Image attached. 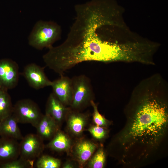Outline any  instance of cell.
Segmentation results:
<instances>
[{
    "label": "cell",
    "instance_id": "cell-4",
    "mask_svg": "<svg viewBox=\"0 0 168 168\" xmlns=\"http://www.w3.org/2000/svg\"><path fill=\"white\" fill-rule=\"evenodd\" d=\"M72 96L70 108L80 111L91 105L94 100L95 94L91 80L84 75L76 76L72 78Z\"/></svg>",
    "mask_w": 168,
    "mask_h": 168
},
{
    "label": "cell",
    "instance_id": "cell-11",
    "mask_svg": "<svg viewBox=\"0 0 168 168\" xmlns=\"http://www.w3.org/2000/svg\"><path fill=\"white\" fill-rule=\"evenodd\" d=\"M51 86L53 93L65 105L70 106L72 99V78L63 75L53 81Z\"/></svg>",
    "mask_w": 168,
    "mask_h": 168
},
{
    "label": "cell",
    "instance_id": "cell-20",
    "mask_svg": "<svg viewBox=\"0 0 168 168\" xmlns=\"http://www.w3.org/2000/svg\"><path fill=\"white\" fill-rule=\"evenodd\" d=\"M91 105L93 109L92 119L94 124L107 128L110 124L111 122L100 113L97 104L94 102V100L91 102Z\"/></svg>",
    "mask_w": 168,
    "mask_h": 168
},
{
    "label": "cell",
    "instance_id": "cell-5",
    "mask_svg": "<svg viewBox=\"0 0 168 168\" xmlns=\"http://www.w3.org/2000/svg\"><path fill=\"white\" fill-rule=\"evenodd\" d=\"M12 114L18 123L29 124L35 128L43 115L38 105L29 99L16 102L13 107Z\"/></svg>",
    "mask_w": 168,
    "mask_h": 168
},
{
    "label": "cell",
    "instance_id": "cell-10",
    "mask_svg": "<svg viewBox=\"0 0 168 168\" xmlns=\"http://www.w3.org/2000/svg\"><path fill=\"white\" fill-rule=\"evenodd\" d=\"M89 118L88 114L82 113L70 108L65 119L69 133L76 138L82 136L87 124Z\"/></svg>",
    "mask_w": 168,
    "mask_h": 168
},
{
    "label": "cell",
    "instance_id": "cell-22",
    "mask_svg": "<svg viewBox=\"0 0 168 168\" xmlns=\"http://www.w3.org/2000/svg\"><path fill=\"white\" fill-rule=\"evenodd\" d=\"M94 139L100 141L105 139L107 136L108 131L106 128L96 125L90 126L86 129Z\"/></svg>",
    "mask_w": 168,
    "mask_h": 168
},
{
    "label": "cell",
    "instance_id": "cell-18",
    "mask_svg": "<svg viewBox=\"0 0 168 168\" xmlns=\"http://www.w3.org/2000/svg\"><path fill=\"white\" fill-rule=\"evenodd\" d=\"M106 152L102 146L97 148L86 165L89 168H103L105 166Z\"/></svg>",
    "mask_w": 168,
    "mask_h": 168
},
{
    "label": "cell",
    "instance_id": "cell-21",
    "mask_svg": "<svg viewBox=\"0 0 168 168\" xmlns=\"http://www.w3.org/2000/svg\"><path fill=\"white\" fill-rule=\"evenodd\" d=\"M34 162L18 158L0 164V168H30L33 166Z\"/></svg>",
    "mask_w": 168,
    "mask_h": 168
},
{
    "label": "cell",
    "instance_id": "cell-2",
    "mask_svg": "<svg viewBox=\"0 0 168 168\" xmlns=\"http://www.w3.org/2000/svg\"><path fill=\"white\" fill-rule=\"evenodd\" d=\"M76 16L66 40L58 46L62 58L73 67L85 61L111 62L119 50L113 28L119 25L114 9L96 3L76 8Z\"/></svg>",
    "mask_w": 168,
    "mask_h": 168
},
{
    "label": "cell",
    "instance_id": "cell-8",
    "mask_svg": "<svg viewBox=\"0 0 168 168\" xmlns=\"http://www.w3.org/2000/svg\"><path fill=\"white\" fill-rule=\"evenodd\" d=\"M19 67L8 58L0 59V86L8 90L16 86L19 78Z\"/></svg>",
    "mask_w": 168,
    "mask_h": 168
},
{
    "label": "cell",
    "instance_id": "cell-7",
    "mask_svg": "<svg viewBox=\"0 0 168 168\" xmlns=\"http://www.w3.org/2000/svg\"><path fill=\"white\" fill-rule=\"evenodd\" d=\"M97 144L91 140L79 138L74 142L70 153L73 160L80 168H83L98 147Z\"/></svg>",
    "mask_w": 168,
    "mask_h": 168
},
{
    "label": "cell",
    "instance_id": "cell-12",
    "mask_svg": "<svg viewBox=\"0 0 168 168\" xmlns=\"http://www.w3.org/2000/svg\"><path fill=\"white\" fill-rule=\"evenodd\" d=\"M69 109V107L63 104L52 92L48 98L45 114L53 119L60 127L65 120Z\"/></svg>",
    "mask_w": 168,
    "mask_h": 168
},
{
    "label": "cell",
    "instance_id": "cell-1",
    "mask_svg": "<svg viewBox=\"0 0 168 168\" xmlns=\"http://www.w3.org/2000/svg\"><path fill=\"white\" fill-rule=\"evenodd\" d=\"M124 113V126L113 137L107 152L122 164L135 167L154 156L167 138V81L156 75L142 80L133 90Z\"/></svg>",
    "mask_w": 168,
    "mask_h": 168
},
{
    "label": "cell",
    "instance_id": "cell-24",
    "mask_svg": "<svg viewBox=\"0 0 168 168\" xmlns=\"http://www.w3.org/2000/svg\"><path fill=\"white\" fill-rule=\"evenodd\" d=\"M2 87L0 86V90L2 88Z\"/></svg>",
    "mask_w": 168,
    "mask_h": 168
},
{
    "label": "cell",
    "instance_id": "cell-3",
    "mask_svg": "<svg viewBox=\"0 0 168 168\" xmlns=\"http://www.w3.org/2000/svg\"><path fill=\"white\" fill-rule=\"evenodd\" d=\"M60 26L52 21H38L35 25L28 37L29 44L33 48L41 50L48 49L61 37Z\"/></svg>",
    "mask_w": 168,
    "mask_h": 168
},
{
    "label": "cell",
    "instance_id": "cell-9",
    "mask_svg": "<svg viewBox=\"0 0 168 168\" xmlns=\"http://www.w3.org/2000/svg\"><path fill=\"white\" fill-rule=\"evenodd\" d=\"M23 75L29 85L35 89L51 85L52 81L46 76L43 68L34 63L27 65L24 68Z\"/></svg>",
    "mask_w": 168,
    "mask_h": 168
},
{
    "label": "cell",
    "instance_id": "cell-17",
    "mask_svg": "<svg viewBox=\"0 0 168 168\" xmlns=\"http://www.w3.org/2000/svg\"><path fill=\"white\" fill-rule=\"evenodd\" d=\"M13 107L7 90L2 88L0 90V121L12 114Z\"/></svg>",
    "mask_w": 168,
    "mask_h": 168
},
{
    "label": "cell",
    "instance_id": "cell-13",
    "mask_svg": "<svg viewBox=\"0 0 168 168\" xmlns=\"http://www.w3.org/2000/svg\"><path fill=\"white\" fill-rule=\"evenodd\" d=\"M20 144L18 140L0 137V164L19 157Z\"/></svg>",
    "mask_w": 168,
    "mask_h": 168
},
{
    "label": "cell",
    "instance_id": "cell-23",
    "mask_svg": "<svg viewBox=\"0 0 168 168\" xmlns=\"http://www.w3.org/2000/svg\"><path fill=\"white\" fill-rule=\"evenodd\" d=\"M75 162H72L71 161H67L62 165V167L63 168H75L76 166Z\"/></svg>",
    "mask_w": 168,
    "mask_h": 168
},
{
    "label": "cell",
    "instance_id": "cell-15",
    "mask_svg": "<svg viewBox=\"0 0 168 168\" xmlns=\"http://www.w3.org/2000/svg\"><path fill=\"white\" fill-rule=\"evenodd\" d=\"M73 143L68 134L59 129L45 147L54 151L70 154Z\"/></svg>",
    "mask_w": 168,
    "mask_h": 168
},
{
    "label": "cell",
    "instance_id": "cell-6",
    "mask_svg": "<svg viewBox=\"0 0 168 168\" xmlns=\"http://www.w3.org/2000/svg\"><path fill=\"white\" fill-rule=\"evenodd\" d=\"M21 140L19 157L26 161L34 162L45 147L44 140L37 134H28Z\"/></svg>",
    "mask_w": 168,
    "mask_h": 168
},
{
    "label": "cell",
    "instance_id": "cell-14",
    "mask_svg": "<svg viewBox=\"0 0 168 168\" xmlns=\"http://www.w3.org/2000/svg\"><path fill=\"white\" fill-rule=\"evenodd\" d=\"M37 134L44 141L50 140L60 129L58 123L49 115L43 114L35 128Z\"/></svg>",
    "mask_w": 168,
    "mask_h": 168
},
{
    "label": "cell",
    "instance_id": "cell-19",
    "mask_svg": "<svg viewBox=\"0 0 168 168\" xmlns=\"http://www.w3.org/2000/svg\"><path fill=\"white\" fill-rule=\"evenodd\" d=\"M35 165L37 168H59L61 162L59 159L42 154L37 159Z\"/></svg>",
    "mask_w": 168,
    "mask_h": 168
},
{
    "label": "cell",
    "instance_id": "cell-16",
    "mask_svg": "<svg viewBox=\"0 0 168 168\" xmlns=\"http://www.w3.org/2000/svg\"><path fill=\"white\" fill-rule=\"evenodd\" d=\"M16 119L13 115L0 121V137L21 140L23 138Z\"/></svg>",
    "mask_w": 168,
    "mask_h": 168
}]
</instances>
